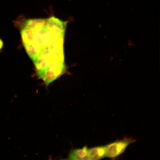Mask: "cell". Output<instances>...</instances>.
<instances>
[{
	"label": "cell",
	"mask_w": 160,
	"mask_h": 160,
	"mask_svg": "<svg viewBox=\"0 0 160 160\" xmlns=\"http://www.w3.org/2000/svg\"><path fill=\"white\" fill-rule=\"evenodd\" d=\"M113 59H114L113 57L112 56H111V57H110L109 59V61L110 62H111L113 60Z\"/></svg>",
	"instance_id": "ba28073f"
},
{
	"label": "cell",
	"mask_w": 160,
	"mask_h": 160,
	"mask_svg": "<svg viewBox=\"0 0 160 160\" xmlns=\"http://www.w3.org/2000/svg\"><path fill=\"white\" fill-rule=\"evenodd\" d=\"M28 55L34 62L39 56V51L35 45L31 42L24 45Z\"/></svg>",
	"instance_id": "5b68a950"
},
{
	"label": "cell",
	"mask_w": 160,
	"mask_h": 160,
	"mask_svg": "<svg viewBox=\"0 0 160 160\" xmlns=\"http://www.w3.org/2000/svg\"><path fill=\"white\" fill-rule=\"evenodd\" d=\"M66 23L56 17L31 19L22 25L21 35L23 44L32 42L39 51L37 59L44 64L49 74L63 71V43Z\"/></svg>",
	"instance_id": "6da1fadb"
},
{
	"label": "cell",
	"mask_w": 160,
	"mask_h": 160,
	"mask_svg": "<svg viewBox=\"0 0 160 160\" xmlns=\"http://www.w3.org/2000/svg\"><path fill=\"white\" fill-rule=\"evenodd\" d=\"M105 146H99L88 149L89 160H99L105 157Z\"/></svg>",
	"instance_id": "277c9868"
},
{
	"label": "cell",
	"mask_w": 160,
	"mask_h": 160,
	"mask_svg": "<svg viewBox=\"0 0 160 160\" xmlns=\"http://www.w3.org/2000/svg\"><path fill=\"white\" fill-rule=\"evenodd\" d=\"M127 44L129 46H133L135 45V44L133 43L131 40L129 39L127 42Z\"/></svg>",
	"instance_id": "8992f818"
},
{
	"label": "cell",
	"mask_w": 160,
	"mask_h": 160,
	"mask_svg": "<svg viewBox=\"0 0 160 160\" xmlns=\"http://www.w3.org/2000/svg\"><path fill=\"white\" fill-rule=\"evenodd\" d=\"M3 46V43L2 40L1 39H0V50L2 48Z\"/></svg>",
	"instance_id": "52a82bcc"
},
{
	"label": "cell",
	"mask_w": 160,
	"mask_h": 160,
	"mask_svg": "<svg viewBox=\"0 0 160 160\" xmlns=\"http://www.w3.org/2000/svg\"><path fill=\"white\" fill-rule=\"evenodd\" d=\"M69 160H89L88 156V148L85 146L81 148L72 150L68 157Z\"/></svg>",
	"instance_id": "3957f363"
},
{
	"label": "cell",
	"mask_w": 160,
	"mask_h": 160,
	"mask_svg": "<svg viewBox=\"0 0 160 160\" xmlns=\"http://www.w3.org/2000/svg\"><path fill=\"white\" fill-rule=\"evenodd\" d=\"M132 141L129 139H124L105 145V157L113 158L118 156L124 152Z\"/></svg>",
	"instance_id": "7a4b0ae2"
}]
</instances>
